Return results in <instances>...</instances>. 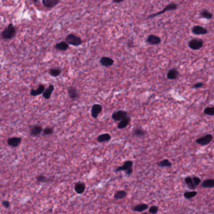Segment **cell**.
Instances as JSON below:
<instances>
[{
    "label": "cell",
    "instance_id": "obj_1",
    "mask_svg": "<svg viewBox=\"0 0 214 214\" xmlns=\"http://www.w3.org/2000/svg\"><path fill=\"white\" fill-rule=\"evenodd\" d=\"M16 34V29L12 23H10L1 33V36L4 40H11L13 38Z\"/></svg>",
    "mask_w": 214,
    "mask_h": 214
},
{
    "label": "cell",
    "instance_id": "obj_2",
    "mask_svg": "<svg viewBox=\"0 0 214 214\" xmlns=\"http://www.w3.org/2000/svg\"><path fill=\"white\" fill-rule=\"evenodd\" d=\"M133 162L131 160H127L124 162L123 165L119 166L115 169L116 172H121V171H124L126 174L128 176L131 175L133 172Z\"/></svg>",
    "mask_w": 214,
    "mask_h": 214
},
{
    "label": "cell",
    "instance_id": "obj_3",
    "mask_svg": "<svg viewBox=\"0 0 214 214\" xmlns=\"http://www.w3.org/2000/svg\"><path fill=\"white\" fill-rule=\"evenodd\" d=\"M178 4H177L176 3H169L168 4H167L166 7H165L161 11H159V12H157V13H154V14H151L148 17H147V19H150V18H155L156 16H158L159 15H161L164 13H166L167 11H175L177 9H178Z\"/></svg>",
    "mask_w": 214,
    "mask_h": 214
},
{
    "label": "cell",
    "instance_id": "obj_4",
    "mask_svg": "<svg viewBox=\"0 0 214 214\" xmlns=\"http://www.w3.org/2000/svg\"><path fill=\"white\" fill-rule=\"evenodd\" d=\"M65 41L68 43L69 45L74 46H80L82 43V40L81 38L73 33L69 34L66 36Z\"/></svg>",
    "mask_w": 214,
    "mask_h": 214
},
{
    "label": "cell",
    "instance_id": "obj_5",
    "mask_svg": "<svg viewBox=\"0 0 214 214\" xmlns=\"http://www.w3.org/2000/svg\"><path fill=\"white\" fill-rule=\"evenodd\" d=\"M203 46L204 41L200 38H193L188 42V47L193 50H198Z\"/></svg>",
    "mask_w": 214,
    "mask_h": 214
},
{
    "label": "cell",
    "instance_id": "obj_6",
    "mask_svg": "<svg viewBox=\"0 0 214 214\" xmlns=\"http://www.w3.org/2000/svg\"><path fill=\"white\" fill-rule=\"evenodd\" d=\"M213 135L211 134H207V135L201 137L196 140V142L197 144L201 146H205L209 144L212 140H213Z\"/></svg>",
    "mask_w": 214,
    "mask_h": 214
},
{
    "label": "cell",
    "instance_id": "obj_7",
    "mask_svg": "<svg viewBox=\"0 0 214 214\" xmlns=\"http://www.w3.org/2000/svg\"><path fill=\"white\" fill-rule=\"evenodd\" d=\"M128 117V114L126 111L118 110L114 112L112 115V118L116 121H120Z\"/></svg>",
    "mask_w": 214,
    "mask_h": 214
},
{
    "label": "cell",
    "instance_id": "obj_8",
    "mask_svg": "<svg viewBox=\"0 0 214 214\" xmlns=\"http://www.w3.org/2000/svg\"><path fill=\"white\" fill-rule=\"evenodd\" d=\"M102 107L101 105H100V104H94L91 108L90 113L92 117L94 119L97 118L99 115L102 112Z\"/></svg>",
    "mask_w": 214,
    "mask_h": 214
},
{
    "label": "cell",
    "instance_id": "obj_9",
    "mask_svg": "<svg viewBox=\"0 0 214 214\" xmlns=\"http://www.w3.org/2000/svg\"><path fill=\"white\" fill-rule=\"evenodd\" d=\"M160 37L155 35H150L146 38V43L151 45H157L161 43Z\"/></svg>",
    "mask_w": 214,
    "mask_h": 214
},
{
    "label": "cell",
    "instance_id": "obj_10",
    "mask_svg": "<svg viewBox=\"0 0 214 214\" xmlns=\"http://www.w3.org/2000/svg\"><path fill=\"white\" fill-rule=\"evenodd\" d=\"M192 32L195 35H204L208 33V29L201 26L195 25L192 27Z\"/></svg>",
    "mask_w": 214,
    "mask_h": 214
},
{
    "label": "cell",
    "instance_id": "obj_11",
    "mask_svg": "<svg viewBox=\"0 0 214 214\" xmlns=\"http://www.w3.org/2000/svg\"><path fill=\"white\" fill-rule=\"evenodd\" d=\"M43 127L41 125H35L30 127V134L33 137L38 136L43 132Z\"/></svg>",
    "mask_w": 214,
    "mask_h": 214
},
{
    "label": "cell",
    "instance_id": "obj_12",
    "mask_svg": "<svg viewBox=\"0 0 214 214\" xmlns=\"http://www.w3.org/2000/svg\"><path fill=\"white\" fill-rule=\"evenodd\" d=\"M22 142V138L21 137H13L9 138L7 140V143L11 147H17L19 146Z\"/></svg>",
    "mask_w": 214,
    "mask_h": 214
},
{
    "label": "cell",
    "instance_id": "obj_13",
    "mask_svg": "<svg viewBox=\"0 0 214 214\" xmlns=\"http://www.w3.org/2000/svg\"><path fill=\"white\" fill-rule=\"evenodd\" d=\"M100 64L104 67H110L113 65L114 61L113 59L107 57H102L99 60Z\"/></svg>",
    "mask_w": 214,
    "mask_h": 214
},
{
    "label": "cell",
    "instance_id": "obj_14",
    "mask_svg": "<svg viewBox=\"0 0 214 214\" xmlns=\"http://www.w3.org/2000/svg\"><path fill=\"white\" fill-rule=\"evenodd\" d=\"M85 188H86V185H85L84 182H77L74 185V190L78 195L84 193L85 190Z\"/></svg>",
    "mask_w": 214,
    "mask_h": 214
},
{
    "label": "cell",
    "instance_id": "obj_15",
    "mask_svg": "<svg viewBox=\"0 0 214 214\" xmlns=\"http://www.w3.org/2000/svg\"><path fill=\"white\" fill-rule=\"evenodd\" d=\"M45 90V87L44 85H39L38 88L36 89H32L30 90V95L32 96H39L41 94L44 93V92Z\"/></svg>",
    "mask_w": 214,
    "mask_h": 214
},
{
    "label": "cell",
    "instance_id": "obj_16",
    "mask_svg": "<svg viewBox=\"0 0 214 214\" xmlns=\"http://www.w3.org/2000/svg\"><path fill=\"white\" fill-rule=\"evenodd\" d=\"M60 0H42V3L47 8H52L57 6Z\"/></svg>",
    "mask_w": 214,
    "mask_h": 214
},
{
    "label": "cell",
    "instance_id": "obj_17",
    "mask_svg": "<svg viewBox=\"0 0 214 214\" xmlns=\"http://www.w3.org/2000/svg\"><path fill=\"white\" fill-rule=\"evenodd\" d=\"M68 95L72 100H76L79 97V94L77 88L74 87H70L68 89Z\"/></svg>",
    "mask_w": 214,
    "mask_h": 214
},
{
    "label": "cell",
    "instance_id": "obj_18",
    "mask_svg": "<svg viewBox=\"0 0 214 214\" xmlns=\"http://www.w3.org/2000/svg\"><path fill=\"white\" fill-rule=\"evenodd\" d=\"M55 90V87L53 85H50L45 90V91L43 93V97L44 98L45 100H48L50 99V96L52 95L53 91Z\"/></svg>",
    "mask_w": 214,
    "mask_h": 214
},
{
    "label": "cell",
    "instance_id": "obj_19",
    "mask_svg": "<svg viewBox=\"0 0 214 214\" xmlns=\"http://www.w3.org/2000/svg\"><path fill=\"white\" fill-rule=\"evenodd\" d=\"M69 47V44L67 41H61L58 43L55 46V48L58 51H66Z\"/></svg>",
    "mask_w": 214,
    "mask_h": 214
},
{
    "label": "cell",
    "instance_id": "obj_20",
    "mask_svg": "<svg viewBox=\"0 0 214 214\" xmlns=\"http://www.w3.org/2000/svg\"><path fill=\"white\" fill-rule=\"evenodd\" d=\"M111 139V137L109 133H103L101 135H99L97 138V141L99 143H104V142H107L110 141Z\"/></svg>",
    "mask_w": 214,
    "mask_h": 214
},
{
    "label": "cell",
    "instance_id": "obj_21",
    "mask_svg": "<svg viewBox=\"0 0 214 214\" xmlns=\"http://www.w3.org/2000/svg\"><path fill=\"white\" fill-rule=\"evenodd\" d=\"M200 15L201 18H205L207 20H211L213 17V15L212 13L207 9L201 10L200 12Z\"/></svg>",
    "mask_w": 214,
    "mask_h": 214
},
{
    "label": "cell",
    "instance_id": "obj_22",
    "mask_svg": "<svg viewBox=\"0 0 214 214\" xmlns=\"http://www.w3.org/2000/svg\"><path fill=\"white\" fill-rule=\"evenodd\" d=\"M130 121H131V118L128 116L127 117L119 121V123L118 125V129H124V128L127 127L128 125L130 124Z\"/></svg>",
    "mask_w": 214,
    "mask_h": 214
},
{
    "label": "cell",
    "instance_id": "obj_23",
    "mask_svg": "<svg viewBox=\"0 0 214 214\" xmlns=\"http://www.w3.org/2000/svg\"><path fill=\"white\" fill-rule=\"evenodd\" d=\"M179 72L175 68H172L168 71L167 73V78L169 79H175L178 78Z\"/></svg>",
    "mask_w": 214,
    "mask_h": 214
},
{
    "label": "cell",
    "instance_id": "obj_24",
    "mask_svg": "<svg viewBox=\"0 0 214 214\" xmlns=\"http://www.w3.org/2000/svg\"><path fill=\"white\" fill-rule=\"evenodd\" d=\"M148 209V205L146 204H139L133 208V210L137 212H142Z\"/></svg>",
    "mask_w": 214,
    "mask_h": 214
},
{
    "label": "cell",
    "instance_id": "obj_25",
    "mask_svg": "<svg viewBox=\"0 0 214 214\" xmlns=\"http://www.w3.org/2000/svg\"><path fill=\"white\" fill-rule=\"evenodd\" d=\"M185 182L187 185V186L188 187V188L190 189H191V190H194L197 187L196 185L195 184L192 178H191L190 176L186 177V178L185 179Z\"/></svg>",
    "mask_w": 214,
    "mask_h": 214
},
{
    "label": "cell",
    "instance_id": "obj_26",
    "mask_svg": "<svg viewBox=\"0 0 214 214\" xmlns=\"http://www.w3.org/2000/svg\"><path fill=\"white\" fill-rule=\"evenodd\" d=\"M61 73H62V70L61 68H58V67H56V68H50L48 71V73L49 75L53 77H57Z\"/></svg>",
    "mask_w": 214,
    "mask_h": 214
},
{
    "label": "cell",
    "instance_id": "obj_27",
    "mask_svg": "<svg viewBox=\"0 0 214 214\" xmlns=\"http://www.w3.org/2000/svg\"><path fill=\"white\" fill-rule=\"evenodd\" d=\"M201 186L204 188H213L214 187V179H210L205 180L201 183Z\"/></svg>",
    "mask_w": 214,
    "mask_h": 214
},
{
    "label": "cell",
    "instance_id": "obj_28",
    "mask_svg": "<svg viewBox=\"0 0 214 214\" xmlns=\"http://www.w3.org/2000/svg\"><path fill=\"white\" fill-rule=\"evenodd\" d=\"M127 196V192L124 190H119L114 195V199L116 200H121Z\"/></svg>",
    "mask_w": 214,
    "mask_h": 214
},
{
    "label": "cell",
    "instance_id": "obj_29",
    "mask_svg": "<svg viewBox=\"0 0 214 214\" xmlns=\"http://www.w3.org/2000/svg\"><path fill=\"white\" fill-rule=\"evenodd\" d=\"M36 181L37 182L39 183H50L52 182H53V179L48 178V177L42 175H39L37 176H36Z\"/></svg>",
    "mask_w": 214,
    "mask_h": 214
},
{
    "label": "cell",
    "instance_id": "obj_30",
    "mask_svg": "<svg viewBox=\"0 0 214 214\" xmlns=\"http://www.w3.org/2000/svg\"><path fill=\"white\" fill-rule=\"evenodd\" d=\"M133 135L137 137H143L145 134H146V132L143 130L142 128H136L133 130Z\"/></svg>",
    "mask_w": 214,
    "mask_h": 214
},
{
    "label": "cell",
    "instance_id": "obj_31",
    "mask_svg": "<svg viewBox=\"0 0 214 214\" xmlns=\"http://www.w3.org/2000/svg\"><path fill=\"white\" fill-rule=\"evenodd\" d=\"M158 165L160 167H171L172 165V163L168 159H164L158 163Z\"/></svg>",
    "mask_w": 214,
    "mask_h": 214
},
{
    "label": "cell",
    "instance_id": "obj_32",
    "mask_svg": "<svg viewBox=\"0 0 214 214\" xmlns=\"http://www.w3.org/2000/svg\"><path fill=\"white\" fill-rule=\"evenodd\" d=\"M197 195V192L195 190H192L189 192H186L183 193V197L186 199H191L195 197Z\"/></svg>",
    "mask_w": 214,
    "mask_h": 214
},
{
    "label": "cell",
    "instance_id": "obj_33",
    "mask_svg": "<svg viewBox=\"0 0 214 214\" xmlns=\"http://www.w3.org/2000/svg\"><path fill=\"white\" fill-rule=\"evenodd\" d=\"M54 132V130L53 128L52 127H47L45 128H44V130H43V135L44 136L45 135H52Z\"/></svg>",
    "mask_w": 214,
    "mask_h": 214
},
{
    "label": "cell",
    "instance_id": "obj_34",
    "mask_svg": "<svg viewBox=\"0 0 214 214\" xmlns=\"http://www.w3.org/2000/svg\"><path fill=\"white\" fill-rule=\"evenodd\" d=\"M204 113L207 115L213 116L214 115V107H210L206 108L204 110Z\"/></svg>",
    "mask_w": 214,
    "mask_h": 214
},
{
    "label": "cell",
    "instance_id": "obj_35",
    "mask_svg": "<svg viewBox=\"0 0 214 214\" xmlns=\"http://www.w3.org/2000/svg\"><path fill=\"white\" fill-rule=\"evenodd\" d=\"M159 208L158 206L156 205H153L149 209V212L151 214H156L158 212Z\"/></svg>",
    "mask_w": 214,
    "mask_h": 214
},
{
    "label": "cell",
    "instance_id": "obj_36",
    "mask_svg": "<svg viewBox=\"0 0 214 214\" xmlns=\"http://www.w3.org/2000/svg\"><path fill=\"white\" fill-rule=\"evenodd\" d=\"M192 179H193V181L194 183H195V184L197 186H198V185H199L200 184L201 179H200V178H198V177H197V176H193V178H192Z\"/></svg>",
    "mask_w": 214,
    "mask_h": 214
},
{
    "label": "cell",
    "instance_id": "obj_37",
    "mask_svg": "<svg viewBox=\"0 0 214 214\" xmlns=\"http://www.w3.org/2000/svg\"><path fill=\"white\" fill-rule=\"evenodd\" d=\"M2 205L6 209H8L10 207V202L8 200H4L2 201Z\"/></svg>",
    "mask_w": 214,
    "mask_h": 214
},
{
    "label": "cell",
    "instance_id": "obj_38",
    "mask_svg": "<svg viewBox=\"0 0 214 214\" xmlns=\"http://www.w3.org/2000/svg\"><path fill=\"white\" fill-rule=\"evenodd\" d=\"M204 85V84L202 82H198L193 85V88H199L202 87Z\"/></svg>",
    "mask_w": 214,
    "mask_h": 214
},
{
    "label": "cell",
    "instance_id": "obj_39",
    "mask_svg": "<svg viewBox=\"0 0 214 214\" xmlns=\"http://www.w3.org/2000/svg\"><path fill=\"white\" fill-rule=\"evenodd\" d=\"M124 1H125V0H113V3H120L123 2Z\"/></svg>",
    "mask_w": 214,
    "mask_h": 214
},
{
    "label": "cell",
    "instance_id": "obj_40",
    "mask_svg": "<svg viewBox=\"0 0 214 214\" xmlns=\"http://www.w3.org/2000/svg\"><path fill=\"white\" fill-rule=\"evenodd\" d=\"M143 214H148V213H146V212H145V213H143Z\"/></svg>",
    "mask_w": 214,
    "mask_h": 214
}]
</instances>
